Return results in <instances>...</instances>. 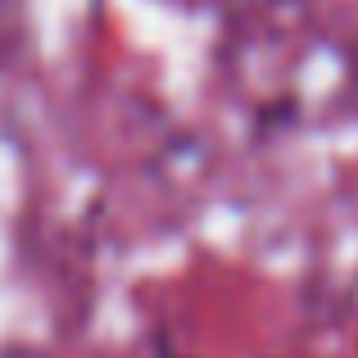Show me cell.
<instances>
[{
    "instance_id": "cell-1",
    "label": "cell",
    "mask_w": 358,
    "mask_h": 358,
    "mask_svg": "<svg viewBox=\"0 0 358 358\" xmlns=\"http://www.w3.org/2000/svg\"><path fill=\"white\" fill-rule=\"evenodd\" d=\"M168 358H182V354H168Z\"/></svg>"
}]
</instances>
